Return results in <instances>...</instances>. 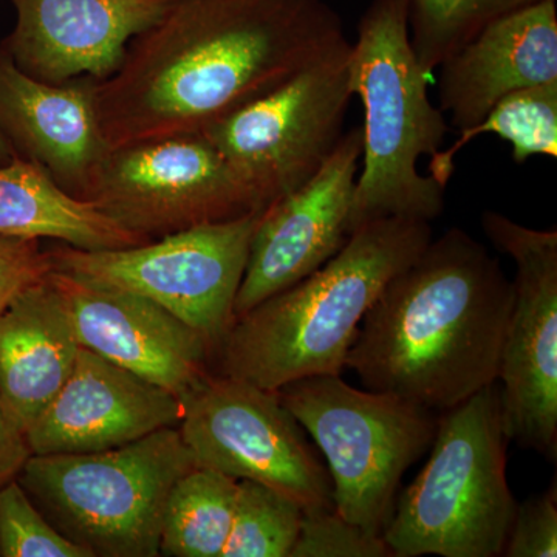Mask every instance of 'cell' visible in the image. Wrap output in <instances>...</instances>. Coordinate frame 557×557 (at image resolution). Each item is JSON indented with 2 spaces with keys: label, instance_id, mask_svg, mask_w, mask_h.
Wrapping results in <instances>:
<instances>
[{
  "label": "cell",
  "instance_id": "52a82bcc",
  "mask_svg": "<svg viewBox=\"0 0 557 557\" xmlns=\"http://www.w3.org/2000/svg\"><path fill=\"white\" fill-rule=\"evenodd\" d=\"M277 395L324 454L336 511L383 536L403 475L434 442L435 412L341 375L293 381Z\"/></svg>",
  "mask_w": 557,
  "mask_h": 557
},
{
  "label": "cell",
  "instance_id": "9c48e42d",
  "mask_svg": "<svg viewBox=\"0 0 557 557\" xmlns=\"http://www.w3.org/2000/svg\"><path fill=\"white\" fill-rule=\"evenodd\" d=\"M350 47H339L201 132L265 207L298 189L343 139Z\"/></svg>",
  "mask_w": 557,
  "mask_h": 557
},
{
  "label": "cell",
  "instance_id": "8fae6325",
  "mask_svg": "<svg viewBox=\"0 0 557 557\" xmlns=\"http://www.w3.org/2000/svg\"><path fill=\"white\" fill-rule=\"evenodd\" d=\"M178 431L197 467L263 483L304 509L335 508L327 465L277 392L211 373L183 401Z\"/></svg>",
  "mask_w": 557,
  "mask_h": 557
},
{
  "label": "cell",
  "instance_id": "f1b7e54d",
  "mask_svg": "<svg viewBox=\"0 0 557 557\" xmlns=\"http://www.w3.org/2000/svg\"><path fill=\"white\" fill-rule=\"evenodd\" d=\"M30 456L25 435L14 428L0 403V486L16 479Z\"/></svg>",
  "mask_w": 557,
  "mask_h": 557
},
{
  "label": "cell",
  "instance_id": "484cf974",
  "mask_svg": "<svg viewBox=\"0 0 557 557\" xmlns=\"http://www.w3.org/2000/svg\"><path fill=\"white\" fill-rule=\"evenodd\" d=\"M289 557H394L383 536L348 522L335 508L304 509Z\"/></svg>",
  "mask_w": 557,
  "mask_h": 557
},
{
  "label": "cell",
  "instance_id": "6da1fadb",
  "mask_svg": "<svg viewBox=\"0 0 557 557\" xmlns=\"http://www.w3.org/2000/svg\"><path fill=\"white\" fill-rule=\"evenodd\" d=\"M348 40L327 0H175L95 83L110 148L201 134Z\"/></svg>",
  "mask_w": 557,
  "mask_h": 557
},
{
  "label": "cell",
  "instance_id": "9a60e30c",
  "mask_svg": "<svg viewBox=\"0 0 557 557\" xmlns=\"http://www.w3.org/2000/svg\"><path fill=\"white\" fill-rule=\"evenodd\" d=\"M16 13L2 49L32 78L50 84L110 78L132 40L175 0H10Z\"/></svg>",
  "mask_w": 557,
  "mask_h": 557
},
{
  "label": "cell",
  "instance_id": "7402d4cb",
  "mask_svg": "<svg viewBox=\"0 0 557 557\" xmlns=\"http://www.w3.org/2000/svg\"><path fill=\"white\" fill-rule=\"evenodd\" d=\"M457 134L448 149L438 150L429 160V175L443 188L453 178L457 153L480 135L494 134L509 143L516 164L533 157L556 159L557 79L502 98L478 124Z\"/></svg>",
  "mask_w": 557,
  "mask_h": 557
},
{
  "label": "cell",
  "instance_id": "d6986e66",
  "mask_svg": "<svg viewBox=\"0 0 557 557\" xmlns=\"http://www.w3.org/2000/svg\"><path fill=\"white\" fill-rule=\"evenodd\" d=\"M79 348L50 273L17 293L0 313V403L22 434L67 383Z\"/></svg>",
  "mask_w": 557,
  "mask_h": 557
},
{
  "label": "cell",
  "instance_id": "ffe728a7",
  "mask_svg": "<svg viewBox=\"0 0 557 557\" xmlns=\"http://www.w3.org/2000/svg\"><path fill=\"white\" fill-rule=\"evenodd\" d=\"M0 236L58 240L81 249L146 244L89 201L60 188L46 171L14 156L0 164Z\"/></svg>",
  "mask_w": 557,
  "mask_h": 557
},
{
  "label": "cell",
  "instance_id": "5bb4252c",
  "mask_svg": "<svg viewBox=\"0 0 557 557\" xmlns=\"http://www.w3.org/2000/svg\"><path fill=\"white\" fill-rule=\"evenodd\" d=\"M50 278L81 347L166 388L182 403L211 375L214 348L159 304L60 270H51Z\"/></svg>",
  "mask_w": 557,
  "mask_h": 557
},
{
  "label": "cell",
  "instance_id": "83f0119b",
  "mask_svg": "<svg viewBox=\"0 0 557 557\" xmlns=\"http://www.w3.org/2000/svg\"><path fill=\"white\" fill-rule=\"evenodd\" d=\"M53 270L40 240L0 236V313L11 299Z\"/></svg>",
  "mask_w": 557,
  "mask_h": 557
},
{
  "label": "cell",
  "instance_id": "ba28073f",
  "mask_svg": "<svg viewBox=\"0 0 557 557\" xmlns=\"http://www.w3.org/2000/svg\"><path fill=\"white\" fill-rule=\"evenodd\" d=\"M263 211L168 234L135 247L49 249L53 270L159 304L207 338L214 354L234 322L249 245Z\"/></svg>",
  "mask_w": 557,
  "mask_h": 557
},
{
  "label": "cell",
  "instance_id": "ac0fdd59",
  "mask_svg": "<svg viewBox=\"0 0 557 557\" xmlns=\"http://www.w3.org/2000/svg\"><path fill=\"white\" fill-rule=\"evenodd\" d=\"M437 70V106L457 132L478 124L502 98L556 81V0L490 22Z\"/></svg>",
  "mask_w": 557,
  "mask_h": 557
},
{
  "label": "cell",
  "instance_id": "7c38bea8",
  "mask_svg": "<svg viewBox=\"0 0 557 557\" xmlns=\"http://www.w3.org/2000/svg\"><path fill=\"white\" fill-rule=\"evenodd\" d=\"M483 233L515 262V300L497 384L509 442L557 456V231L528 228L496 211Z\"/></svg>",
  "mask_w": 557,
  "mask_h": 557
},
{
  "label": "cell",
  "instance_id": "7a4b0ae2",
  "mask_svg": "<svg viewBox=\"0 0 557 557\" xmlns=\"http://www.w3.org/2000/svg\"><path fill=\"white\" fill-rule=\"evenodd\" d=\"M515 285L465 230L429 242L359 325L346 369L362 386L432 410L496 383Z\"/></svg>",
  "mask_w": 557,
  "mask_h": 557
},
{
  "label": "cell",
  "instance_id": "2e32d148",
  "mask_svg": "<svg viewBox=\"0 0 557 557\" xmlns=\"http://www.w3.org/2000/svg\"><path fill=\"white\" fill-rule=\"evenodd\" d=\"M183 403L166 388L79 348L67 383L25 435L32 456L120 448L178 426Z\"/></svg>",
  "mask_w": 557,
  "mask_h": 557
},
{
  "label": "cell",
  "instance_id": "603a6c76",
  "mask_svg": "<svg viewBox=\"0 0 557 557\" xmlns=\"http://www.w3.org/2000/svg\"><path fill=\"white\" fill-rule=\"evenodd\" d=\"M542 0H406L410 44L431 75L490 22Z\"/></svg>",
  "mask_w": 557,
  "mask_h": 557
},
{
  "label": "cell",
  "instance_id": "44dd1931",
  "mask_svg": "<svg viewBox=\"0 0 557 557\" xmlns=\"http://www.w3.org/2000/svg\"><path fill=\"white\" fill-rule=\"evenodd\" d=\"M239 480L194 467L175 482L164 507L160 556L222 557L236 509Z\"/></svg>",
  "mask_w": 557,
  "mask_h": 557
},
{
  "label": "cell",
  "instance_id": "8992f818",
  "mask_svg": "<svg viewBox=\"0 0 557 557\" xmlns=\"http://www.w3.org/2000/svg\"><path fill=\"white\" fill-rule=\"evenodd\" d=\"M194 467L175 426L102 453L30 456L16 480L91 557H157L168 496Z\"/></svg>",
  "mask_w": 557,
  "mask_h": 557
},
{
  "label": "cell",
  "instance_id": "3957f363",
  "mask_svg": "<svg viewBox=\"0 0 557 557\" xmlns=\"http://www.w3.org/2000/svg\"><path fill=\"white\" fill-rule=\"evenodd\" d=\"M431 240V223L421 220L358 226L321 269L233 322L215 354L220 373L273 392L307 376L341 375L370 307Z\"/></svg>",
  "mask_w": 557,
  "mask_h": 557
},
{
  "label": "cell",
  "instance_id": "e0dca14e",
  "mask_svg": "<svg viewBox=\"0 0 557 557\" xmlns=\"http://www.w3.org/2000/svg\"><path fill=\"white\" fill-rule=\"evenodd\" d=\"M0 132L70 196L86 201L110 145L98 116L95 81L44 83L0 47Z\"/></svg>",
  "mask_w": 557,
  "mask_h": 557
},
{
  "label": "cell",
  "instance_id": "4fadbf2b",
  "mask_svg": "<svg viewBox=\"0 0 557 557\" xmlns=\"http://www.w3.org/2000/svg\"><path fill=\"white\" fill-rule=\"evenodd\" d=\"M361 153L359 126L344 134L309 182L263 209L234 302V321L309 277L346 245Z\"/></svg>",
  "mask_w": 557,
  "mask_h": 557
},
{
  "label": "cell",
  "instance_id": "cb8c5ba5",
  "mask_svg": "<svg viewBox=\"0 0 557 557\" xmlns=\"http://www.w3.org/2000/svg\"><path fill=\"white\" fill-rule=\"evenodd\" d=\"M304 508L281 491L239 480L236 509L222 557H289Z\"/></svg>",
  "mask_w": 557,
  "mask_h": 557
},
{
  "label": "cell",
  "instance_id": "d4e9b609",
  "mask_svg": "<svg viewBox=\"0 0 557 557\" xmlns=\"http://www.w3.org/2000/svg\"><path fill=\"white\" fill-rule=\"evenodd\" d=\"M0 557H91L62 536L16 479L0 486Z\"/></svg>",
  "mask_w": 557,
  "mask_h": 557
},
{
  "label": "cell",
  "instance_id": "277c9868",
  "mask_svg": "<svg viewBox=\"0 0 557 557\" xmlns=\"http://www.w3.org/2000/svg\"><path fill=\"white\" fill-rule=\"evenodd\" d=\"M350 89L364 110L351 233L372 220L434 222L445 190L418 163L443 149L448 119L429 97L410 44L406 0H373L350 47Z\"/></svg>",
  "mask_w": 557,
  "mask_h": 557
},
{
  "label": "cell",
  "instance_id": "5b68a950",
  "mask_svg": "<svg viewBox=\"0 0 557 557\" xmlns=\"http://www.w3.org/2000/svg\"><path fill=\"white\" fill-rule=\"evenodd\" d=\"M440 413L428 463L397 497L384 542L394 557L504 556L518 502L497 381Z\"/></svg>",
  "mask_w": 557,
  "mask_h": 557
},
{
  "label": "cell",
  "instance_id": "4316f807",
  "mask_svg": "<svg viewBox=\"0 0 557 557\" xmlns=\"http://www.w3.org/2000/svg\"><path fill=\"white\" fill-rule=\"evenodd\" d=\"M504 556H557V490L549 487L541 496L518 504L509 530Z\"/></svg>",
  "mask_w": 557,
  "mask_h": 557
},
{
  "label": "cell",
  "instance_id": "f546056e",
  "mask_svg": "<svg viewBox=\"0 0 557 557\" xmlns=\"http://www.w3.org/2000/svg\"><path fill=\"white\" fill-rule=\"evenodd\" d=\"M14 156H16V152L11 148L9 139L3 137L2 132H0V164L7 163V161L13 159Z\"/></svg>",
  "mask_w": 557,
  "mask_h": 557
},
{
  "label": "cell",
  "instance_id": "30bf717a",
  "mask_svg": "<svg viewBox=\"0 0 557 557\" xmlns=\"http://www.w3.org/2000/svg\"><path fill=\"white\" fill-rule=\"evenodd\" d=\"M86 201L148 242L267 208L203 134L110 149Z\"/></svg>",
  "mask_w": 557,
  "mask_h": 557
}]
</instances>
